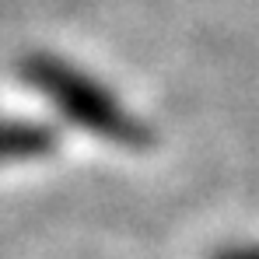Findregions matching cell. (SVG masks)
I'll use <instances>...</instances> for the list:
<instances>
[{
	"mask_svg": "<svg viewBox=\"0 0 259 259\" xmlns=\"http://www.w3.org/2000/svg\"><path fill=\"white\" fill-rule=\"evenodd\" d=\"M25 74H28V84L39 88L49 102H56L60 112L70 123L91 130L95 137L123 144V147L151 144L147 126L137 116H130L126 109L116 102V95L109 88H102L95 77L74 70L70 63L53 60V56H35V60L25 63Z\"/></svg>",
	"mask_w": 259,
	"mask_h": 259,
	"instance_id": "cell-1",
	"label": "cell"
},
{
	"mask_svg": "<svg viewBox=\"0 0 259 259\" xmlns=\"http://www.w3.org/2000/svg\"><path fill=\"white\" fill-rule=\"evenodd\" d=\"M56 147L53 133L39 123H0V161H18V158H39Z\"/></svg>",
	"mask_w": 259,
	"mask_h": 259,
	"instance_id": "cell-2",
	"label": "cell"
},
{
	"mask_svg": "<svg viewBox=\"0 0 259 259\" xmlns=\"http://www.w3.org/2000/svg\"><path fill=\"white\" fill-rule=\"evenodd\" d=\"M221 259H259V249H245V252H228Z\"/></svg>",
	"mask_w": 259,
	"mask_h": 259,
	"instance_id": "cell-3",
	"label": "cell"
}]
</instances>
